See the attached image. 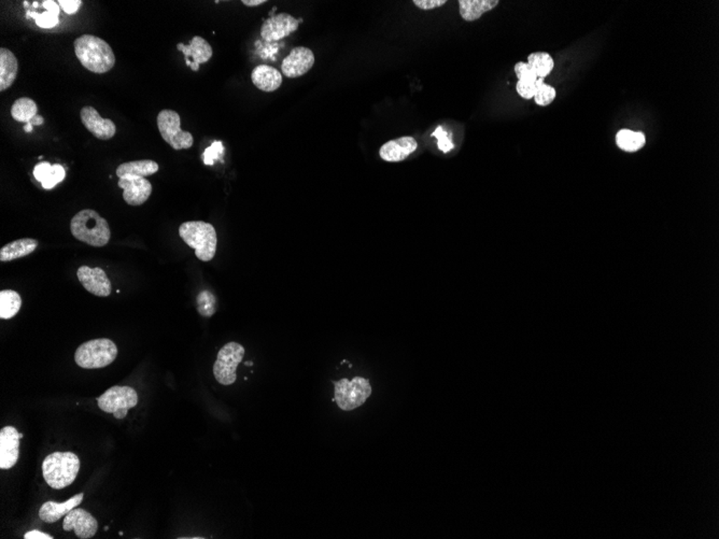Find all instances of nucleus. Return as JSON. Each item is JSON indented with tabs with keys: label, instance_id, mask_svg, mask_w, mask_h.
<instances>
[{
	"label": "nucleus",
	"instance_id": "9d476101",
	"mask_svg": "<svg viewBox=\"0 0 719 539\" xmlns=\"http://www.w3.org/2000/svg\"><path fill=\"white\" fill-rule=\"evenodd\" d=\"M303 20L295 19L289 13L269 16L261 27V37L266 42L278 41L297 32Z\"/></svg>",
	"mask_w": 719,
	"mask_h": 539
},
{
	"label": "nucleus",
	"instance_id": "393cba45",
	"mask_svg": "<svg viewBox=\"0 0 719 539\" xmlns=\"http://www.w3.org/2000/svg\"><path fill=\"white\" fill-rule=\"evenodd\" d=\"M21 307L22 299L18 292L13 290L0 292V319H12L19 313Z\"/></svg>",
	"mask_w": 719,
	"mask_h": 539
},
{
	"label": "nucleus",
	"instance_id": "4468645a",
	"mask_svg": "<svg viewBox=\"0 0 719 539\" xmlns=\"http://www.w3.org/2000/svg\"><path fill=\"white\" fill-rule=\"evenodd\" d=\"M77 277L82 287L95 297H110V279L107 277L106 273L103 269L81 266L77 271Z\"/></svg>",
	"mask_w": 719,
	"mask_h": 539
},
{
	"label": "nucleus",
	"instance_id": "39448f33",
	"mask_svg": "<svg viewBox=\"0 0 719 539\" xmlns=\"http://www.w3.org/2000/svg\"><path fill=\"white\" fill-rule=\"evenodd\" d=\"M117 352V344L112 340L99 338L81 344L75 353V361L84 370H98L112 364Z\"/></svg>",
	"mask_w": 719,
	"mask_h": 539
},
{
	"label": "nucleus",
	"instance_id": "7ed1b4c3",
	"mask_svg": "<svg viewBox=\"0 0 719 539\" xmlns=\"http://www.w3.org/2000/svg\"><path fill=\"white\" fill-rule=\"evenodd\" d=\"M80 460L72 452H54L44 459L42 475L52 489L62 490L76 480Z\"/></svg>",
	"mask_w": 719,
	"mask_h": 539
},
{
	"label": "nucleus",
	"instance_id": "1a4fd4ad",
	"mask_svg": "<svg viewBox=\"0 0 719 539\" xmlns=\"http://www.w3.org/2000/svg\"><path fill=\"white\" fill-rule=\"evenodd\" d=\"M245 356V348L237 342H228L221 348L214 365V378L222 386H231L237 379L236 370Z\"/></svg>",
	"mask_w": 719,
	"mask_h": 539
},
{
	"label": "nucleus",
	"instance_id": "a211bd4d",
	"mask_svg": "<svg viewBox=\"0 0 719 539\" xmlns=\"http://www.w3.org/2000/svg\"><path fill=\"white\" fill-rule=\"evenodd\" d=\"M177 48L183 53L186 60H190V58L193 60V62H191L189 67H191L192 70H194V72H198L200 70V65L209 62L210 58L214 56V51H212L209 42L207 40H205L204 38L200 37V36L193 37V39L190 41L188 46L183 44H178Z\"/></svg>",
	"mask_w": 719,
	"mask_h": 539
},
{
	"label": "nucleus",
	"instance_id": "e433bc0d",
	"mask_svg": "<svg viewBox=\"0 0 719 539\" xmlns=\"http://www.w3.org/2000/svg\"><path fill=\"white\" fill-rule=\"evenodd\" d=\"M413 4H415V6L421 10H433L446 5L447 1L446 0H414Z\"/></svg>",
	"mask_w": 719,
	"mask_h": 539
},
{
	"label": "nucleus",
	"instance_id": "c85d7f7f",
	"mask_svg": "<svg viewBox=\"0 0 719 539\" xmlns=\"http://www.w3.org/2000/svg\"><path fill=\"white\" fill-rule=\"evenodd\" d=\"M536 93L534 95V100L538 106L546 107L555 100L557 96L556 90L550 85L545 83V79L538 78L536 82Z\"/></svg>",
	"mask_w": 719,
	"mask_h": 539
},
{
	"label": "nucleus",
	"instance_id": "9b49d317",
	"mask_svg": "<svg viewBox=\"0 0 719 539\" xmlns=\"http://www.w3.org/2000/svg\"><path fill=\"white\" fill-rule=\"evenodd\" d=\"M315 60V54L311 48L297 46L283 60L281 72L287 78H299L313 68Z\"/></svg>",
	"mask_w": 719,
	"mask_h": 539
},
{
	"label": "nucleus",
	"instance_id": "bb28decb",
	"mask_svg": "<svg viewBox=\"0 0 719 539\" xmlns=\"http://www.w3.org/2000/svg\"><path fill=\"white\" fill-rule=\"evenodd\" d=\"M38 115L37 103L28 97L16 99L11 107V117L21 123H30Z\"/></svg>",
	"mask_w": 719,
	"mask_h": 539
},
{
	"label": "nucleus",
	"instance_id": "5701e85b",
	"mask_svg": "<svg viewBox=\"0 0 719 539\" xmlns=\"http://www.w3.org/2000/svg\"><path fill=\"white\" fill-rule=\"evenodd\" d=\"M499 4L498 0H459L460 15L465 21L474 22Z\"/></svg>",
	"mask_w": 719,
	"mask_h": 539
},
{
	"label": "nucleus",
	"instance_id": "aec40b11",
	"mask_svg": "<svg viewBox=\"0 0 719 539\" xmlns=\"http://www.w3.org/2000/svg\"><path fill=\"white\" fill-rule=\"evenodd\" d=\"M251 80L255 88L265 93L275 92L283 84V74L269 65H259L251 74Z\"/></svg>",
	"mask_w": 719,
	"mask_h": 539
},
{
	"label": "nucleus",
	"instance_id": "412c9836",
	"mask_svg": "<svg viewBox=\"0 0 719 539\" xmlns=\"http://www.w3.org/2000/svg\"><path fill=\"white\" fill-rule=\"evenodd\" d=\"M19 62L11 51L0 48V91L5 92L11 88L18 77Z\"/></svg>",
	"mask_w": 719,
	"mask_h": 539
},
{
	"label": "nucleus",
	"instance_id": "6e6552de",
	"mask_svg": "<svg viewBox=\"0 0 719 539\" xmlns=\"http://www.w3.org/2000/svg\"><path fill=\"white\" fill-rule=\"evenodd\" d=\"M98 407L107 413H112L117 420L127 417L129 409L138 404V394L131 387L115 386L97 398Z\"/></svg>",
	"mask_w": 719,
	"mask_h": 539
},
{
	"label": "nucleus",
	"instance_id": "c9c22d12",
	"mask_svg": "<svg viewBox=\"0 0 719 539\" xmlns=\"http://www.w3.org/2000/svg\"><path fill=\"white\" fill-rule=\"evenodd\" d=\"M432 136L437 137V139H439V148L441 150V151L449 152L451 149H453V143H451V139L447 138V135L445 134V131H441V127H439V129L435 131V133H433Z\"/></svg>",
	"mask_w": 719,
	"mask_h": 539
},
{
	"label": "nucleus",
	"instance_id": "ea45409f",
	"mask_svg": "<svg viewBox=\"0 0 719 539\" xmlns=\"http://www.w3.org/2000/svg\"><path fill=\"white\" fill-rule=\"evenodd\" d=\"M53 536L46 534V533L41 532V531H30V532L26 533L24 535V539H53Z\"/></svg>",
	"mask_w": 719,
	"mask_h": 539
},
{
	"label": "nucleus",
	"instance_id": "2eb2a0df",
	"mask_svg": "<svg viewBox=\"0 0 719 539\" xmlns=\"http://www.w3.org/2000/svg\"><path fill=\"white\" fill-rule=\"evenodd\" d=\"M119 188H123V198L129 206H141L151 196V182L143 177L119 178Z\"/></svg>",
	"mask_w": 719,
	"mask_h": 539
},
{
	"label": "nucleus",
	"instance_id": "f3484780",
	"mask_svg": "<svg viewBox=\"0 0 719 539\" xmlns=\"http://www.w3.org/2000/svg\"><path fill=\"white\" fill-rule=\"evenodd\" d=\"M418 148L416 139L410 136L398 138L384 143L380 150V155L384 161L398 163L412 155Z\"/></svg>",
	"mask_w": 719,
	"mask_h": 539
},
{
	"label": "nucleus",
	"instance_id": "b1692460",
	"mask_svg": "<svg viewBox=\"0 0 719 539\" xmlns=\"http://www.w3.org/2000/svg\"><path fill=\"white\" fill-rule=\"evenodd\" d=\"M159 164L152 160H141V161L129 162V163L121 164L117 168V176L119 178L123 177H143L154 175L159 171Z\"/></svg>",
	"mask_w": 719,
	"mask_h": 539
},
{
	"label": "nucleus",
	"instance_id": "cd10ccee",
	"mask_svg": "<svg viewBox=\"0 0 719 539\" xmlns=\"http://www.w3.org/2000/svg\"><path fill=\"white\" fill-rule=\"evenodd\" d=\"M528 64L533 69L538 78H546L555 67V62L552 56L545 52H536L529 56Z\"/></svg>",
	"mask_w": 719,
	"mask_h": 539
},
{
	"label": "nucleus",
	"instance_id": "0eeeda50",
	"mask_svg": "<svg viewBox=\"0 0 719 539\" xmlns=\"http://www.w3.org/2000/svg\"><path fill=\"white\" fill-rule=\"evenodd\" d=\"M157 127L164 141L176 151L193 147V135L181 129L179 113L169 109L162 110L157 115Z\"/></svg>",
	"mask_w": 719,
	"mask_h": 539
},
{
	"label": "nucleus",
	"instance_id": "c756f323",
	"mask_svg": "<svg viewBox=\"0 0 719 539\" xmlns=\"http://www.w3.org/2000/svg\"><path fill=\"white\" fill-rule=\"evenodd\" d=\"M197 309L200 316L210 318L216 312V299L209 291L200 292L197 297Z\"/></svg>",
	"mask_w": 719,
	"mask_h": 539
},
{
	"label": "nucleus",
	"instance_id": "58836bf2",
	"mask_svg": "<svg viewBox=\"0 0 719 539\" xmlns=\"http://www.w3.org/2000/svg\"><path fill=\"white\" fill-rule=\"evenodd\" d=\"M51 167H52V165L48 163V162H42V163L37 164L35 169H34V177L38 181L42 182V180L48 175V172L50 171Z\"/></svg>",
	"mask_w": 719,
	"mask_h": 539
},
{
	"label": "nucleus",
	"instance_id": "72a5a7b5",
	"mask_svg": "<svg viewBox=\"0 0 719 539\" xmlns=\"http://www.w3.org/2000/svg\"><path fill=\"white\" fill-rule=\"evenodd\" d=\"M221 154H224V147L221 145V143H214L212 147L208 148L205 152L204 155V163L207 165H212L214 163V160L219 159Z\"/></svg>",
	"mask_w": 719,
	"mask_h": 539
},
{
	"label": "nucleus",
	"instance_id": "423d86ee",
	"mask_svg": "<svg viewBox=\"0 0 719 539\" xmlns=\"http://www.w3.org/2000/svg\"><path fill=\"white\" fill-rule=\"evenodd\" d=\"M335 402L342 410L350 411L362 406L372 394V387L368 379L354 377L334 382Z\"/></svg>",
	"mask_w": 719,
	"mask_h": 539
},
{
	"label": "nucleus",
	"instance_id": "f8f14e48",
	"mask_svg": "<svg viewBox=\"0 0 719 539\" xmlns=\"http://www.w3.org/2000/svg\"><path fill=\"white\" fill-rule=\"evenodd\" d=\"M63 528L66 532L74 531L79 538L89 539L96 535L97 530H98V522L86 510L74 508L70 514L65 517Z\"/></svg>",
	"mask_w": 719,
	"mask_h": 539
},
{
	"label": "nucleus",
	"instance_id": "4c0bfd02",
	"mask_svg": "<svg viewBox=\"0 0 719 539\" xmlns=\"http://www.w3.org/2000/svg\"><path fill=\"white\" fill-rule=\"evenodd\" d=\"M58 4L67 14H74L78 11L82 1L81 0H60Z\"/></svg>",
	"mask_w": 719,
	"mask_h": 539
},
{
	"label": "nucleus",
	"instance_id": "79ce46f5",
	"mask_svg": "<svg viewBox=\"0 0 719 539\" xmlns=\"http://www.w3.org/2000/svg\"><path fill=\"white\" fill-rule=\"evenodd\" d=\"M265 3H266L265 0H242V4L247 7H258Z\"/></svg>",
	"mask_w": 719,
	"mask_h": 539
},
{
	"label": "nucleus",
	"instance_id": "a19ab883",
	"mask_svg": "<svg viewBox=\"0 0 719 539\" xmlns=\"http://www.w3.org/2000/svg\"><path fill=\"white\" fill-rule=\"evenodd\" d=\"M42 7L46 11L53 12V13L60 15V5L56 1H54V0H44V1H42Z\"/></svg>",
	"mask_w": 719,
	"mask_h": 539
},
{
	"label": "nucleus",
	"instance_id": "a878e982",
	"mask_svg": "<svg viewBox=\"0 0 719 539\" xmlns=\"http://www.w3.org/2000/svg\"><path fill=\"white\" fill-rule=\"evenodd\" d=\"M616 143L623 151L637 152L645 145V135L641 131L621 129L616 135Z\"/></svg>",
	"mask_w": 719,
	"mask_h": 539
},
{
	"label": "nucleus",
	"instance_id": "37998d69",
	"mask_svg": "<svg viewBox=\"0 0 719 539\" xmlns=\"http://www.w3.org/2000/svg\"><path fill=\"white\" fill-rule=\"evenodd\" d=\"M44 117H42L41 115H37L32 119V121H30V123H32V125H37V126H39V125L44 124Z\"/></svg>",
	"mask_w": 719,
	"mask_h": 539
},
{
	"label": "nucleus",
	"instance_id": "f257e3e1",
	"mask_svg": "<svg viewBox=\"0 0 719 539\" xmlns=\"http://www.w3.org/2000/svg\"><path fill=\"white\" fill-rule=\"evenodd\" d=\"M75 53L84 68L93 74L110 72L115 65V56L108 42L93 34H83L74 42Z\"/></svg>",
	"mask_w": 719,
	"mask_h": 539
},
{
	"label": "nucleus",
	"instance_id": "ddd939ff",
	"mask_svg": "<svg viewBox=\"0 0 719 539\" xmlns=\"http://www.w3.org/2000/svg\"><path fill=\"white\" fill-rule=\"evenodd\" d=\"M23 434L14 427H5L0 431V468L10 469L13 467L20 455V439Z\"/></svg>",
	"mask_w": 719,
	"mask_h": 539
},
{
	"label": "nucleus",
	"instance_id": "6ab92c4d",
	"mask_svg": "<svg viewBox=\"0 0 719 539\" xmlns=\"http://www.w3.org/2000/svg\"><path fill=\"white\" fill-rule=\"evenodd\" d=\"M84 498V493L76 494L64 502L48 500L44 502L39 510V518L46 524H56L63 517H66L74 508L80 505Z\"/></svg>",
	"mask_w": 719,
	"mask_h": 539
},
{
	"label": "nucleus",
	"instance_id": "4be33fe9",
	"mask_svg": "<svg viewBox=\"0 0 719 539\" xmlns=\"http://www.w3.org/2000/svg\"><path fill=\"white\" fill-rule=\"evenodd\" d=\"M38 245V240L32 238L19 239L7 243L0 249V262H11L14 259L27 256L37 249Z\"/></svg>",
	"mask_w": 719,
	"mask_h": 539
},
{
	"label": "nucleus",
	"instance_id": "2f4dec72",
	"mask_svg": "<svg viewBox=\"0 0 719 539\" xmlns=\"http://www.w3.org/2000/svg\"><path fill=\"white\" fill-rule=\"evenodd\" d=\"M65 177H66V172H65L63 166L58 165V164L52 165L50 171L48 172V175L42 180V188H46V190H50V188H54L56 184L60 183L65 179Z\"/></svg>",
	"mask_w": 719,
	"mask_h": 539
},
{
	"label": "nucleus",
	"instance_id": "dca6fc26",
	"mask_svg": "<svg viewBox=\"0 0 719 539\" xmlns=\"http://www.w3.org/2000/svg\"><path fill=\"white\" fill-rule=\"evenodd\" d=\"M80 117L85 129L101 141H109L117 133L115 123L110 119H103L98 111L93 107H83Z\"/></svg>",
	"mask_w": 719,
	"mask_h": 539
},
{
	"label": "nucleus",
	"instance_id": "473e14b6",
	"mask_svg": "<svg viewBox=\"0 0 719 539\" xmlns=\"http://www.w3.org/2000/svg\"><path fill=\"white\" fill-rule=\"evenodd\" d=\"M514 70L520 82L536 83L538 81V76L528 63H517Z\"/></svg>",
	"mask_w": 719,
	"mask_h": 539
},
{
	"label": "nucleus",
	"instance_id": "7c9ffc66",
	"mask_svg": "<svg viewBox=\"0 0 719 539\" xmlns=\"http://www.w3.org/2000/svg\"><path fill=\"white\" fill-rule=\"evenodd\" d=\"M26 18L35 20L36 24L41 28H53L60 23V15L53 12L46 11L44 13L27 11Z\"/></svg>",
	"mask_w": 719,
	"mask_h": 539
},
{
	"label": "nucleus",
	"instance_id": "f03ea898",
	"mask_svg": "<svg viewBox=\"0 0 719 539\" xmlns=\"http://www.w3.org/2000/svg\"><path fill=\"white\" fill-rule=\"evenodd\" d=\"M70 230L77 240L96 248L106 246L111 238L110 226L106 219L93 209L78 212L72 219Z\"/></svg>",
	"mask_w": 719,
	"mask_h": 539
},
{
	"label": "nucleus",
	"instance_id": "c03bdc74",
	"mask_svg": "<svg viewBox=\"0 0 719 539\" xmlns=\"http://www.w3.org/2000/svg\"><path fill=\"white\" fill-rule=\"evenodd\" d=\"M24 131H25L26 133H32L34 129H32V124L30 122V123H26V124L24 125Z\"/></svg>",
	"mask_w": 719,
	"mask_h": 539
},
{
	"label": "nucleus",
	"instance_id": "f704fd0d",
	"mask_svg": "<svg viewBox=\"0 0 719 539\" xmlns=\"http://www.w3.org/2000/svg\"><path fill=\"white\" fill-rule=\"evenodd\" d=\"M516 91L518 94L524 99H532L534 98V95L536 93V83L529 82H520L518 81L517 85H516Z\"/></svg>",
	"mask_w": 719,
	"mask_h": 539
},
{
	"label": "nucleus",
	"instance_id": "20e7f679",
	"mask_svg": "<svg viewBox=\"0 0 719 539\" xmlns=\"http://www.w3.org/2000/svg\"><path fill=\"white\" fill-rule=\"evenodd\" d=\"M179 236L195 250V255L202 262H210L216 252L218 237L216 228L204 221H189L180 225Z\"/></svg>",
	"mask_w": 719,
	"mask_h": 539
}]
</instances>
